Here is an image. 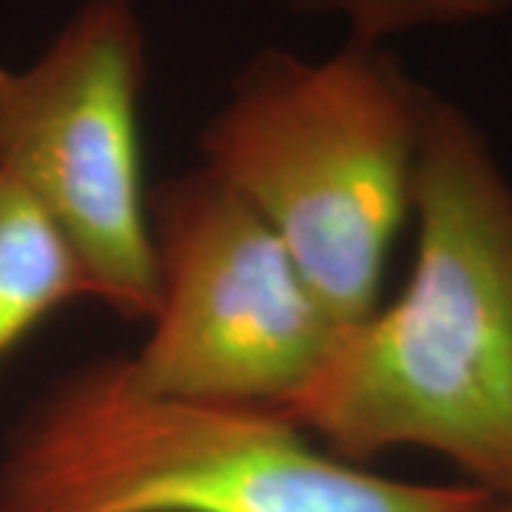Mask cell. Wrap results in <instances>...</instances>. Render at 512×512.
<instances>
[{"instance_id": "1", "label": "cell", "mask_w": 512, "mask_h": 512, "mask_svg": "<svg viewBox=\"0 0 512 512\" xmlns=\"http://www.w3.org/2000/svg\"><path fill=\"white\" fill-rule=\"evenodd\" d=\"M410 217L416 254L399 296L342 328L276 416L350 464L427 450L512 501V183L481 126L439 94Z\"/></svg>"}, {"instance_id": "2", "label": "cell", "mask_w": 512, "mask_h": 512, "mask_svg": "<svg viewBox=\"0 0 512 512\" xmlns=\"http://www.w3.org/2000/svg\"><path fill=\"white\" fill-rule=\"evenodd\" d=\"M473 484L342 461L256 407L134 390L97 359L46 390L0 461V512H493Z\"/></svg>"}, {"instance_id": "3", "label": "cell", "mask_w": 512, "mask_h": 512, "mask_svg": "<svg viewBox=\"0 0 512 512\" xmlns=\"http://www.w3.org/2000/svg\"><path fill=\"white\" fill-rule=\"evenodd\" d=\"M433 94L387 46L262 49L202 128L200 168L274 228L339 328L384 302Z\"/></svg>"}, {"instance_id": "4", "label": "cell", "mask_w": 512, "mask_h": 512, "mask_svg": "<svg viewBox=\"0 0 512 512\" xmlns=\"http://www.w3.org/2000/svg\"><path fill=\"white\" fill-rule=\"evenodd\" d=\"M157 302L148 336L120 356L154 399L271 410L291 402L342 328L276 231L194 165L148 191Z\"/></svg>"}, {"instance_id": "5", "label": "cell", "mask_w": 512, "mask_h": 512, "mask_svg": "<svg viewBox=\"0 0 512 512\" xmlns=\"http://www.w3.org/2000/svg\"><path fill=\"white\" fill-rule=\"evenodd\" d=\"M146 83L134 0H83L29 66L0 63V171L72 245L94 302L126 322H148L157 302Z\"/></svg>"}, {"instance_id": "6", "label": "cell", "mask_w": 512, "mask_h": 512, "mask_svg": "<svg viewBox=\"0 0 512 512\" xmlns=\"http://www.w3.org/2000/svg\"><path fill=\"white\" fill-rule=\"evenodd\" d=\"M92 299L86 268L46 211L0 171V365L60 308Z\"/></svg>"}, {"instance_id": "7", "label": "cell", "mask_w": 512, "mask_h": 512, "mask_svg": "<svg viewBox=\"0 0 512 512\" xmlns=\"http://www.w3.org/2000/svg\"><path fill=\"white\" fill-rule=\"evenodd\" d=\"M302 15H328L348 26V40L387 46L416 29L461 26L512 9V0H291Z\"/></svg>"}, {"instance_id": "8", "label": "cell", "mask_w": 512, "mask_h": 512, "mask_svg": "<svg viewBox=\"0 0 512 512\" xmlns=\"http://www.w3.org/2000/svg\"><path fill=\"white\" fill-rule=\"evenodd\" d=\"M493 512H512V501H498Z\"/></svg>"}]
</instances>
